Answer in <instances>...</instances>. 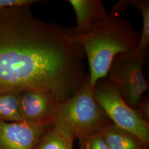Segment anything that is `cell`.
I'll return each instance as SVG.
<instances>
[{
    "label": "cell",
    "mask_w": 149,
    "mask_h": 149,
    "mask_svg": "<svg viewBox=\"0 0 149 149\" xmlns=\"http://www.w3.org/2000/svg\"><path fill=\"white\" fill-rule=\"evenodd\" d=\"M72 28L41 21L29 6L0 10V93L40 90L64 101L85 80Z\"/></svg>",
    "instance_id": "cell-1"
},
{
    "label": "cell",
    "mask_w": 149,
    "mask_h": 149,
    "mask_svg": "<svg viewBox=\"0 0 149 149\" xmlns=\"http://www.w3.org/2000/svg\"><path fill=\"white\" fill-rule=\"evenodd\" d=\"M140 35L130 22L112 11L95 22L88 32L74 33V40L84 49L87 58L92 87L99 80L107 78L112 60L117 54L136 49Z\"/></svg>",
    "instance_id": "cell-2"
},
{
    "label": "cell",
    "mask_w": 149,
    "mask_h": 149,
    "mask_svg": "<svg viewBox=\"0 0 149 149\" xmlns=\"http://www.w3.org/2000/svg\"><path fill=\"white\" fill-rule=\"evenodd\" d=\"M112 123L95 100L88 74L74 95L59 102L52 120L56 132L72 142L76 138L101 132Z\"/></svg>",
    "instance_id": "cell-3"
},
{
    "label": "cell",
    "mask_w": 149,
    "mask_h": 149,
    "mask_svg": "<svg viewBox=\"0 0 149 149\" xmlns=\"http://www.w3.org/2000/svg\"><path fill=\"white\" fill-rule=\"evenodd\" d=\"M93 97L107 116L120 128L149 143V124L123 99L117 86L107 78L100 80L93 88Z\"/></svg>",
    "instance_id": "cell-4"
},
{
    "label": "cell",
    "mask_w": 149,
    "mask_h": 149,
    "mask_svg": "<svg viewBox=\"0 0 149 149\" xmlns=\"http://www.w3.org/2000/svg\"><path fill=\"white\" fill-rule=\"evenodd\" d=\"M146 55L147 51L135 49L118 54L113 59L107 74L108 79L117 86L124 101L133 109L149 89L143 72Z\"/></svg>",
    "instance_id": "cell-5"
},
{
    "label": "cell",
    "mask_w": 149,
    "mask_h": 149,
    "mask_svg": "<svg viewBox=\"0 0 149 149\" xmlns=\"http://www.w3.org/2000/svg\"><path fill=\"white\" fill-rule=\"evenodd\" d=\"M52 126V123L0 120V149H34L43 134Z\"/></svg>",
    "instance_id": "cell-6"
},
{
    "label": "cell",
    "mask_w": 149,
    "mask_h": 149,
    "mask_svg": "<svg viewBox=\"0 0 149 149\" xmlns=\"http://www.w3.org/2000/svg\"><path fill=\"white\" fill-rule=\"evenodd\" d=\"M59 101L44 91L27 90L19 94L22 121L40 124L52 123Z\"/></svg>",
    "instance_id": "cell-7"
},
{
    "label": "cell",
    "mask_w": 149,
    "mask_h": 149,
    "mask_svg": "<svg viewBox=\"0 0 149 149\" xmlns=\"http://www.w3.org/2000/svg\"><path fill=\"white\" fill-rule=\"evenodd\" d=\"M74 10L76 26L72 28L75 34H85L90 30L92 25L108 14L101 0H68Z\"/></svg>",
    "instance_id": "cell-8"
},
{
    "label": "cell",
    "mask_w": 149,
    "mask_h": 149,
    "mask_svg": "<svg viewBox=\"0 0 149 149\" xmlns=\"http://www.w3.org/2000/svg\"><path fill=\"white\" fill-rule=\"evenodd\" d=\"M101 133L109 149H146L148 146L135 135L113 123Z\"/></svg>",
    "instance_id": "cell-9"
},
{
    "label": "cell",
    "mask_w": 149,
    "mask_h": 149,
    "mask_svg": "<svg viewBox=\"0 0 149 149\" xmlns=\"http://www.w3.org/2000/svg\"><path fill=\"white\" fill-rule=\"evenodd\" d=\"M19 94L16 92L0 93V120L9 122L22 121Z\"/></svg>",
    "instance_id": "cell-10"
},
{
    "label": "cell",
    "mask_w": 149,
    "mask_h": 149,
    "mask_svg": "<svg viewBox=\"0 0 149 149\" xmlns=\"http://www.w3.org/2000/svg\"><path fill=\"white\" fill-rule=\"evenodd\" d=\"M34 149H73V142L60 135L52 126L43 134Z\"/></svg>",
    "instance_id": "cell-11"
},
{
    "label": "cell",
    "mask_w": 149,
    "mask_h": 149,
    "mask_svg": "<svg viewBox=\"0 0 149 149\" xmlns=\"http://www.w3.org/2000/svg\"><path fill=\"white\" fill-rule=\"evenodd\" d=\"M129 3L141 12L143 17V31L135 50L147 51L149 44V1L129 0Z\"/></svg>",
    "instance_id": "cell-12"
},
{
    "label": "cell",
    "mask_w": 149,
    "mask_h": 149,
    "mask_svg": "<svg viewBox=\"0 0 149 149\" xmlns=\"http://www.w3.org/2000/svg\"><path fill=\"white\" fill-rule=\"evenodd\" d=\"M80 149H109L101 132L79 139Z\"/></svg>",
    "instance_id": "cell-13"
},
{
    "label": "cell",
    "mask_w": 149,
    "mask_h": 149,
    "mask_svg": "<svg viewBox=\"0 0 149 149\" xmlns=\"http://www.w3.org/2000/svg\"><path fill=\"white\" fill-rule=\"evenodd\" d=\"M41 1L38 0H0V10L11 7L29 6Z\"/></svg>",
    "instance_id": "cell-14"
},
{
    "label": "cell",
    "mask_w": 149,
    "mask_h": 149,
    "mask_svg": "<svg viewBox=\"0 0 149 149\" xmlns=\"http://www.w3.org/2000/svg\"><path fill=\"white\" fill-rule=\"evenodd\" d=\"M146 122H149V101L148 96H142L135 109Z\"/></svg>",
    "instance_id": "cell-15"
},
{
    "label": "cell",
    "mask_w": 149,
    "mask_h": 149,
    "mask_svg": "<svg viewBox=\"0 0 149 149\" xmlns=\"http://www.w3.org/2000/svg\"><path fill=\"white\" fill-rule=\"evenodd\" d=\"M148 149V148H147V149Z\"/></svg>",
    "instance_id": "cell-16"
}]
</instances>
